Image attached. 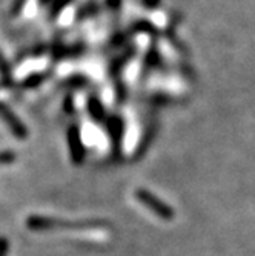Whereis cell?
<instances>
[{
  "instance_id": "11",
  "label": "cell",
  "mask_w": 255,
  "mask_h": 256,
  "mask_svg": "<svg viewBox=\"0 0 255 256\" xmlns=\"http://www.w3.org/2000/svg\"><path fill=\"white\" fill-rule=\"evenodd\" d=\"M8 248H10L8 240L7 238H0V256H7L8 254Z\"/></svg>"
},
{
  "instance_id": "1",
  "label": "cell",
  "mask_w": 255,
  "mask_h": 256,
  "mask_svg": "<svg viewBox=\"0 0 255 256\" xmlns=\"http://www.w3.org/2000/svg\"><path fill=\"white\" fill-rule=\"evenodd\" d=\"M135 196H137L138 201H140L142 204H145L149 208V210H152L160 218H163V220H172L174 218V210H172V208L168 204H165L161 200H158L157 196H154L151 192H148L145 189H138L135 192Z\"/></svg>"
},
{
  "instance_id": "5",
  "label": "cell",
  "mask_w": 255,
  "mask_h": 256,
  "mask_svg": "<svg viewBox=\"0 0 255 256\" xmlns=\"http://www.w3.org/2000/svg\"><path fill=\"white\" fill-rule=\"evenodd\" d=\"M106 124H108V129H109V135L114 142V146L117 148L120 146L122 143V136H123V123H122V118L119 117H111L106 120Z\"/></svg>"
},
{
  "instance_id": "2",
  "label": "cell",
  "mask_w": 255,
  "mask_h": 256,
  "mask_svg": "<svg viewBox=\"0 0 255 256\" xmlns=\"http://www.w3.org/2000/svg\"><path fill=\"white\" fill-rule=\"evenodd\" d=\"M0 117H2V120L5 122V124L11 129V132H13L17 138L23 140V138H27V136H28V129H27V126L23 124V123L17 118V115H16L7 104H4V103H0Z\"/></svg>"
},
{
  "instance_id": "6",
  "label": "cell",
  "mask_w": 255,
  "mask_h": 256,
  "mask_svg": "<svg viewBox=\"0 0 255 256\" xmlns=\"http://www.w3.org/2000/svg\"><path fill=\"white\" fill-rule=\"evenodd\" d=\"M88 110L91 114V117L94 118L96 122H103L106 120V114H105V109H103V104L100 103L99 98H89L88 102Z\"/></svg>"
},
{
  "instance_id": "4",
  "label": "cell",
  "mask_w": 255,
  "mask_h": 256,
  "mask_svg": "<svg viewBox=\"0 0 255 256\" xmlns=\"http://www.w3.org/2000/svg\"><path fill=\"white\" fill-rule=\"evenodd\" d=\"M68 146L69 152H71V158L76 164H80L85 158V148L82 142L80 129L77 126H71L68 129Z\"/></svg>"
},
{
  "instance_id": "9",
  "label": "cell",
  "mask_w": 255,
  "mask_h": 256,
  "mask_svg": "<svg viewBox=\"0 0 255 256\" xmlns=\"http://www.w3.org/2000/svg\"><path fill=\"white\" fill-rule=\"evenodd\" d=\"M73 0H54V5H53V16L59 14L68 4H71Z\"/></svg>"
},
{
  "instance_id": "7",
  "label": "cell",
  "mask_w": 255,
  "mask_h": 256,
  "mask_svg": "<svg viewBox=\"0 0 255 256\" xmlns=\"http://www.w3.org/2000/svg\"><path fill=\"white\" fill-rule=\"evenodd\" d=\"M43 78H46L45 74H34V76L28 77L25 82L22 83V88H34V86H39L43 82Z\"/></svg>"
},
{
  "instance_id": "8",
  "label": "cell",
  "mask_w": 255,
  "mask_h": 256,
  "mask_svg": "<svg viewBox=\"0 0 255 256\" xmlns=\"http://www.w3.org/2000/svg\"><path fill=\"white\" fill-rule=\"evenodd\" d=\"M0 74H2V77L5 80L10 82V68H8V63L5 62V58H4L2 54H0Z\"/></svg>"
},
{
  "instance_id": "10",
  "label": "cell",
  "mask_w": 255,
  "mask_h": 256,
  "mask_svg": "<svg viewBox=\"0 0 255 256\" xmlns=\"http://www.w3.org/2000/svg\"><path fill=\"white\" fill-rule=\"evenodd\" d=\"M16 160V155L13 152H0V164H10Z\"/></svg>"
},
{
  "instance_id": "12",
  "label": "cell",
  "mask_w": 255,
  "mask_h": 256,
  "mask_svg": "<svg viewBox=\"0 0 255 256\" xmlns=\"http://www.w3.org/2000/svg\"><path fill=\"white\" fill-rule=\"evenodd\" d=\"M108 5L111 10H115V8L120 6V0H108Z\"/></svg>"
},
{
  "instance_id": "3",
  "label": "cell",
  "mask_w": 255,
  "mask_h": 256,
  "mask_svg": "<svg viewBox=\"0 0 255 256\" xmlns=\"http://www.w3.org/2000/svg\"><path fill=\"white\" fill-rule=\"evenodd\" d=\"M27 226L33 230H53L59 227H91L92 224H71V222H60L53 218L45 216H30Z\"/></svg>"
}]
</instances>
